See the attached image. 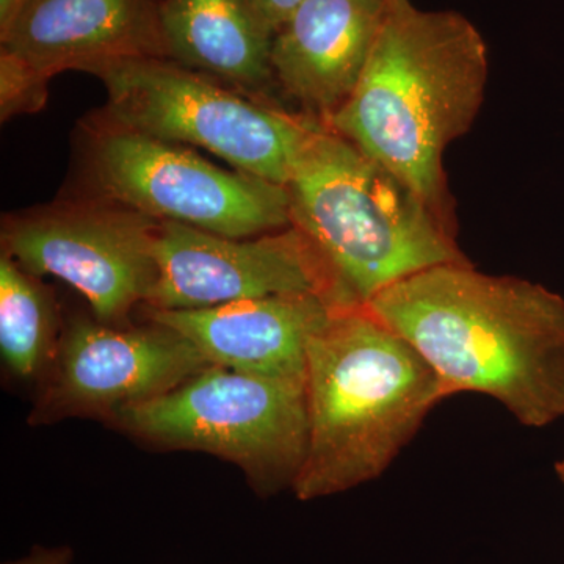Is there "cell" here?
Wrapping results in <instances>:
<instances>
[{"mask_svg": "<svg viewBox=\"0 0 564 564\" xmlns=\"http://www.w3.org/2000/svg\"><path fill=\"white\" fill-rule=\"evenodd\" d=\"M555 470L556 474H558L560 480L564 484V459L563 462L556 463Z\"/></svg>", "mask_w": 564, "mask_h": 564, "instance_id": "obj_20", "label": "cell"}, {"mask_svg": "<svg viewBox=\"0 0 564 564\" xmlns=\"http://www.w3.org/2000/svg\"><path fill=\"white\" fill-rule=\"evenodd\" d=\"M165 451L204 452L242 470L261 496L293 488L310 441L306 378L209 366L109 423Z\"/></svg>", "mask_w": 564, "mask_h": 564, "instance_id": "obj_5", "label": "cell"}, {"mask_svg": "<svg viewBox=\"0 0 564 564\" xmlns=\"http://www.w3.org/2000/svg\"><path fill=\"white\" fill-rule=\"evenodd\" d=\"M209 366L191 340L169 326H115L74 317L63 326L29 425L74 417L110 423L128 408L173 391Z\"/></svg>", "mask_w": 564, "mask_h": 564, "instance_id": "obj_9", "label": "cell"}, {"mask_svg": "<svg viewBox=\"0 0 564 564\" xmlns=\"http://www.w3.org/2000/svg\"><path fill=\"white\" fill-rule=\"evenodd\" d=\"M315 293L265 296L206 310L158 311L150 322L191 340L210 366L273 378H306L307 347L337 313Z\"/></svg>", "mask_w": 564, "mask_h": 564, "instance_id": "obj_12", "label": "cell"}, {"mask_svg": "<svg viewBox=\"0 0 564 564\" xmlns=\"http://www.w3.org/2000/svg\"><path fill=\"white\" fill-rule=\"evenodd\" d=\"M447 397L400 334L366 307L337 311L307 347L310 441L293 492L322 499L380 477Z\"/></svg>", "mask_w": 564, "mask_h": 564, "instance_id": "obj_3", "label": "cell"}, {"mask_svg": "<svg viewBox=\"0 0 564 564\" xmlns=\"http://www.w3.org/2000/svg\"><path fill=\"white\" fill-rule=\"evenodd\" d=\"M250 2L276 33L292 17L293 11L302 6L303 0H250Z\"/></svg>", "mask_w": 564, "mask_h": 564, "instance_id": "obj_17", "label": "cell"}, {"mask_svg": "<svg viewBox=\"0 0 564 564\" xmlns=\"http://www.w3.org/2000/svg\"><path fill=\"white\" fill-rule=\"evenodd\" d=\"M91 74L106 85V120L203 148L237 172L284 187L322 124L248 101L172 58H124Z\"/></svg>", "mask_w": 564, "mask_h": 564, "instance_id": "obj_6", "label": "cell"}, {"mask_svg": "<svg viewBox=\"0 0 564 564\" xmlns=\"http://www.w3.org/2000/svg\"><path fill=\"white\" fill-rule=\"evenodd\" d=\"M288 191L292 225L314 245L351 307H366L423 270L467 262L447 221L323 121Z\"/></svg>", "mask_w": 564, "mask_h": 564, "instance_id": "obj_4", "label": "cell"}, {"mask_svg": "<svg viewBox=\"0 0 564 564\" xmlns=\"http://www.w3.org/2000/svg\"><path fill=\"white\" fill-rule=\"evenodd\" d=\"M488 70V46L466 17L395 0L361 79L323 122L448 223L444 152L473 128Z\"/></svg>", "mask_w": 564, "mask_h": 564, "instance_id": "obj_2", "label": "cell"}, {"mask_svg": "<svg viewBox=\"0 0 564 564\" xmlns=\"http://www.w3.org/2000/svg\"><path fill=\"white\" fill-rule=\"evenodd\" d=\"M0 43L46 80L66 69L166 57L161 0H22L0 25Z\"/></svg>", "mask_w": 564, "mask_h": 564, "instance_id": "obj_11", "label": "cell"}, {"mask_svg": "<svg viewBox=\"0 0 564 564\" xmlns=\"http://www.w3.org/2000/svg\"><path fill=\"white\" fill-rule=\"evenodd\" d=\"M21 2L22 0H0V25L7 24Z\"/></svg>", "mask_w": 564, "mask_h": 564, "instance_id": "obj_19", "label": "cell"}, {"mask_svg": "<svg viewBox=\"0 0 564 564\" xmlns=\"http://www.w3.org/2000/svg\"><path fill=\"white\" fill-rule=\"evenodd\" d=\"M47 82L17 58L0 52V110L2 120L13 115L32 113L46 102Z\"/></svg>", "mask_w": 564, "mask_h": 564, "instance_id": "obj_16", "label": "cell"}, {"mask_svg": "<svg viewBox=\"0 0 564 564\" xmlns=\"http://www.w3.org/2000/svg\"><path fill=\"white\" fill-rule=\"evenodd\" d=\"M366 310L413 345L451 395L492 397L530 429L564 417L558 293L445 263L384 289Z\"/></svg>", "mask_w": 564, "mask_h": 564, "instance_id": "obj_1", "label": "cell"}, {"mask_svg": "<svg viewBox=\"0 0 564 564\" xmlns=\"http://www.w3.org/2000/svg\"><path fill=\"white\" fill-rule=\"evenodd\" d=\"M166 57L258 90L272 79L274 33L250 0H161Z\"/></svg>", "mask_w": 564, "mask_h": 564, "instance_id": "obj_14", "label": "cell"}, {"mask_svg": "<svg viewBox=\"0 0 564 564\" xmlns=\"http://www.w3.org/2000/svg\"><path fill=\"white\" fill-rule=\"evenodd\" d=\"M395 0H303L273 40V74L322 120L361 79Z\"/></svg>", "mask_w": 564, "mask_h": 564, "instance_id": "obj_13", "label": "cell"}, {"mask_svg": "<svg viewBox=\"0 0 564 564\" xmlns=\"http://www.w3.org/2000/svg\"><path fill=\"white\" fill-rule=\"evenodd\" d=\"M159 228L155 218L109 199L62 203L7 218L2 247L29 273L76 289L96 321L126 326L158 281Z\"/></svg>", "mask_w": 564, "mask_h": 564, "instance_id": "obj_8", "label": "cell"}, {"mask_svg": "<svg viewBox=\"0 0 564 564\" xmlns=\"http://www.w3.org/2000/svg\"><path fill=\"white\" fill-rule=\"evenodd\" d=\"M88 173L109 199L159 221H174L232 239L292 226L284 185L212 165L182 144L109 120L90 137Z\"/></svg>", "mask_w": 564, "mask_h": 564, "instance_id": "obj_7", "label": "cell"}, {"mask_svg": "<svg viewBox=\"0 0 564 564\" xmlns=\"http://www.w3.org/2000/svg\"><path fill=\"white\" fill-rule=\"evenodd\" d=\"M73 558L74 551L69 545H57V547L35 545L28 555L6 564H70Z\"/></svg>", "mask_w": 564, "mask_h": 564, "instance_id": "obj_18", "label": "cell"}, {"mask_svg": "<svg viewBox=\"0 0 564 564\" xmlns=\"http://www.w3.org/2000/svg\"><path fill=\"white\" fill-rule=\"evenodd\" d=\"M63 326L54 296L39 276L10 256L0 258V355L22 381L43 380L61 345Z\"/></svg>", "mask_w": 564, "mask_h": 564, "instance_id": "obj_15", "label": "cell"}, {"mask_svg": "<svg viewBox=\"0 0 564 564\" xmlns=\"http://www.w3.org/2000/svg\"><path fill=\"white\" fill-rule=\"evenodd\" d=\"M158 281L143 307L206 310L265 296L315 293L337 310H356L314 245L296 226L232 239L161 221Z\"/></svg>", "mask_w": 564, "mask_h": 564, "instance_id": "obj_10", "label": "cell"}]
</instances>
